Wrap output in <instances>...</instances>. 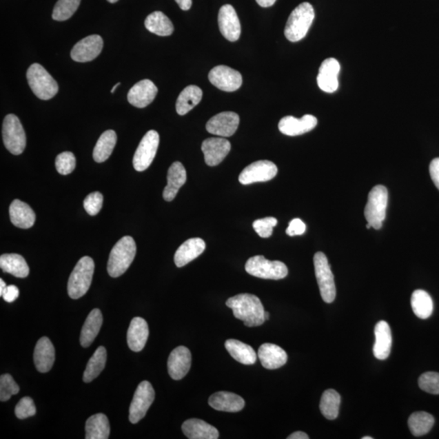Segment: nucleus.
<instances>
[{
    "instance_id": "obj_10",
    "label": "nucleus",
    "mask_w": 439,
    "mask_h": 439,
    "mask_svg": "<svg viewBox=\"0 0 439 439\" xmlns=\"http://www.w3.org/2000/svg\"><path fill=\"white\" fill-rule=\"evenodd\" d=\"M160 144V136L156 130H150L144 135L136 150L133 165L135 170L143 172L149 168L156 155Z\"/></svg>"
},
{
    "instance_id": "obj_17",
    "label": "nucleus",
    "mask_w": 439,
    "mask_h": 439,
    "mask_svg": "<svg viewBox=\"0 0 439 439\" xmlns=\"http://www.w3.org/2000/svg\"><path fill=\"white\" fill-rule=\"evenodd\" d=\"M202 152L208 166H216L223 162L232 150V144L223 138L207 139L202 143Z\"/></svg>"
},
{
    "instance_id": "obj_42",
    "label": "nucleus",
    "mask_w": 439,
    "mask_h": 439,
    "mask_svg": "<svg viewBox=\"0 0 439 439\" xmlns=\"http://www.w3.org/2000/svg\"><path fill=\"white\" fill-rule=\"evenodd\" d=\"M81 0H58L54 8L52 18L57 21H64L74 14L80 6Z\"/></svg>"
},
{
    "instance_id": "obj_5",
    "label": "nucleus",
    "mask_w": 439,
    "mask_h": 439,
    "mask_svg": "<svg viewBox=\"0 0 439 439\" xmlns=\"http://www.w3.org/2000/svg\"><path fill=\"white\" fill-rule=\"evenodd\" d=\"M27 80L31 90L40 99L48 101L59 92L57 81L39 64H33L27 70Z\"/></svg>"
},
{
    "instance_id": "obj_55",
    "label": "nucleus",
    "mask_w": 439,
    "mask_h": 439,
    "mask_svg": "<svg viewBox=\"0 0 439 439\" xmlns=\"http://www.w3.org/2000/svg\"><path fill=\"white\" fill-rule=\"evenodd\" d=\"M7 287V285L3 282V279H0V296H2L4 289Z\"/></svg>"
},
{
    "instance_id": "obj_30",
    "label": "nucleus",
    "mask_w": 439,
    "mask_h": 439,
    "mask_svg": "<svg viewBox=\"0 0 439 439\" xmlns=\"http://www.w3.org/2000/svg\"><path fill=\"white\" fill-rule=\"evenodd\" d=\"M183 431L190 439H217L216 428L200 419H189L182 425Z\"/></svg>"
},
{
    "instance_id": "obj_46",
    "label": "nucleus",
    "mask_w": 439,
    "mask_h": 439,
    "mask_svg": "<svg viewBox=\"0 0 439 439\" xmlns=\"http://www.w3.org/2000/svg\"><path fill=\"white\" fill-rule=\"evenodd\" d=\"M278 224V220L274 217H265L256 220L253 223V228L260 237L269 238L273 234V229Z\"/></svg>"
},
{
    "instance_id": "obj_6",
    "label": "nucleus",
    "mask_w": 439,
    "mask_h": 439,
    "mask_svg": "<svg viewBox=\"0 0 439 439\" xmlns=\"http://www.w3.org/2000/svg\"><path fill=\"white\" fill-rule=\"evenodd\" d=\"M388 191L384 185H376L369 194L368 203L365 208V216L375 229L382 228L386 218Z\"/></svg>"
},
{
    "instance_id": "obj_49",
    "label": "nucleus",
    "mask_w": 439,
    "mask_h": 439,
    "mask_svg": "<svg viewBox=\"0 0 439 439\" xmlns=\"http://www.w3.org/2000/svg\"><path fill=\"white\" fill-rule=\"evenodd\" d=\"M306 230V225L304 221L300 219H293L291 223H289L288 228L287 229V234L289 236H297V235L304 234Z\"/></svg>"
},
{
    "instance_id": "obj_29",
    "label": "nucleus",
    "mask_w": 439,
    "mask_h": 439,
    "mask_svg": "<svg viewBox=\"0 0 439 439\" xmlns=\"http://www.w3.org/2000/svg\"><path fill=\"white\" fill-rule=\"evenodd\" d=\"M9 215L12 223L18 228L29 229L35 223L36 216L32 208L19 200L12 201L9 207Z\"/></svg>"
},
{
    "instance_id": "obj_52",
    "label": "nucleus",
    "mask_w": 439,
    "mask_h": 439,
    "mask_svg": "<svg viewBox=\"0 0 439 439\" xmlns=\"http://www.w3.org/2000/svg\"><path fill=\"white\" fill-rule=\"evenodd\" d=\"M175 1L183 11H188L192 6V0H175Z\"/></svg>"
},
{
    "instance_id": "obj_11",
    "label": "nucleus",
    "mask_w": 439,
    "mask_h": 439,
    "mask_svg": "<svg viewBox=\"0 0 439 439\" xmlns=\"http://www.w3.org/2000/svg\"><path fill=\"white\" fill-rule=\"evenodd\" d=\"M154 400H155V391L152 384L147 381L140 383L136 389L130 407V422L132 424L140 422L146 416Z\"/></svg>"
},
{
    "instance_id": "obj_41",
    "label": "nucleus",
    "mask_w": 439,
    "mask_h": 439,
    "mask_svg": "<svg viewBox=\"0 0 439 439\" xmlns=\"http://www.w3.org/2000/svg\"><path fill=\"white\" fill-rule=\"evenodd\" d=\"M340 404V395L333 389H329L321 396L320 402L321 414L328 420L336 419L338 416Z\"/></svg>"
},
{
    "instance_id": "obj_23",
    "label": "nucleus",
    "mask_w": 439,
    "mask_h": 439,
    "mask_svg": "<svg viewBox=\"0 0 439 439\" xmlns=\"http://www.w3.org/2000/svg\"><path fill=\"white\" fill-rule=\"evenodd\" d=\"M205 242L202 238L188 239L176 250L174 256L175 265L178 268H182L200 256L205 252Z\"/></svg>"
},
{
    "instance_id": "obj_32",
    "label": "nucleus",
    "mask_w": 439,
    "mask_h": 439,
    "mask_svg": "<svg viewBox=\"0 0 439 439\" xmlns=\"http://www.w3.org/2000/svg\"><path fill=\"white\" fill-rule=\"evenodd\" d=\"M202 90L197 85H188L180 93L176 103V110L180 116H184L201 103Z\"/></svg>"
},
{
    "instance_id": "obj_60",
    "label": "nucleus",
    "mask_w": 439,
    "mask_h": 439,
    "mask_svg": "<svg viewBox=\"0 0 439 439\" xmlns=\"http://www.w3.org/2000/svg\"><path fill=\"white\" fill-rule=\"evenodd\" d=\"M362 439H373L372 437L368 436V437H363L362 438Z\"/></svg>"
},
{
    "instance_id": "obj_53",
    "label": "nucleus",
    "mask_w": 439,
    "mask_h": 439,
    "mask_svg": "<svg viewBox=\"0 0 439 439\" xmlns=\"http://www.w3.org/2000/svg\"><path fill=\"white\" fill-rule=\"evenodd\" d=\"M309 437L307 436V433H305V432H301V431H297V432L293 433L292 434H291V436L287 437V439H309Z\"/></svg>"
},
{
    "instance_id": "obj_59",
    "label": "nucleus",
    "mask_w": 439,
    "mask_h": 439,
    "mask_svg": "<svg viewBox=\"0 0 439 439\" xmlns=\"http://www.w3.org/2000/svg\"><path fill=\"white\" fill-rule=\"evenodd\" d=\"M371 227H372V225H371L369 223H368L367 225H366V228L367 229H370Z\"/></svg>"
},
{
    "instance_id": "obj_28",
    "label": "nucleus",
    "mask_w": 439,
    "mask_h": 439,
    "mask_svg": "<svg viewBox=\"0 0 439 439\" xmlns=\"http://www.w3.org/2000/svg\"><path fill=\"white\" fill-rule=\"evenodd\" d=\"M149 336L147 321L142 318H134L131 320L127 332V343L130 350L141 351L146 345Z\"/></svg>"
},
{
    "instance_id": "obj_13",
    "label": "nucleus",
    "mask_w": 439,
    "mask_h": 439,
    "mask_svg": "<svg viewBox=\"0 0 439 439\" xmlns=\"http://www.w3.org/2000/svg\"><path fill=\"white\" fill-rule=\"evenodd\" d=\"M208 79L214 87L226 92H235L243 84L241 74L225 65L214 67L208 74Z\"/></svg>"
},
{
    "instance_id": "obj_56",
    "label": "nucleus",
    "mask_w": 439,
    "mask_h": 439,
    "mask_svg": "<svg viewBox=\"0 0 439 439\" xmlns=\"http://www.w3.org/2000/svg\"><path fill=\"white\" fill-rule=\"evenodd\" d=\"M120 85H121V83H116V85H115L114 87L112 88L111 90V93H114L115 90H116L117 88L119 87Z\"/></svg>"
},
{
    "instance_id": "obj_48",
    "label": "nucleus",
    "mask_w": 439,
    "mask_h": 439,
    "mask_svg": "<svg viewBox=\"0 0 439 439\" xmlns=\"http://www.w3.org/2000/svg\"><path fill=\"white\" fill-rule=\"evenodd\" d=\"M103 197L101 193L93 192L85 197L83 205L85 210L90 216H96L101 212L103 206Z\"/></svg>"
},
{
    "instance_id": "obj_33",
    "label": "nucleus",
    "mask_w": 439,
    "mask_h": 439,
    "mask_svg": "<svg viewBox=\"0 0 439 439\" xmlns=\"http://www.w3.org/2000/svg\"><path fill=\"white\" fill-rule=\"evenodd\" d=\"M226 350L235 360L243 365H250L256 363L257 355L254 349L247 344L236 339H228L225 343Z\"/></svg>"
},
{
    "instance_id": "obj_37",
    "label": "nucleus",
    "mask_w": 439,
    "mask_h": 439,
    "mask_svg": "<svg viewBox=\"0 0 439 439\" xmlns=\"http://www.w3.org/2000/svg\"><path fill=\"white\" fill-rule=\"evenodd\" d=\"M116 134L114 130H107L99 137L94 148L93 158L97 163L106 161L110 157L116 143Z\"/></svg>"
},
{
    "instance_id": "obj_7",
    "label": "nucleus",
    "mask_w": 439,
    "mask_h": 439,
    "mask_svg": "<svg viewBox=\"0 0 439 439\" xmlns=\"http://www.w3.org/2000/svg\"><path fill=\"white\" fill-rule=\"evenodd\" d=\"M245 269L247 274L263 279L280 280L288 274L287 267L283 262L271 261L263 256L251 257L247 261Z\"/></svg>"
},
{
    "instance_id": "obj_14",
    "label": "nucleus",
    "mask_w": 439,
    "mask_h": 439,
    "mask_svg": "<svg viewBox=\"0 0 439 439\" xmlns=\"http://www.w3.org/2000/svg\"><path fill=\"white\" fill-rule=\"evenodd\" d=\"M103 47V41L101 36L98 34L88 36L72 48L71 58L79 63L92 61L101 53Z\"/></svg>"
},
{
    "instance_id": "obj_19",
    "label": "nucleus",
    "mask_w": 439,
    "mask_h": 439,
    "mask_svg": "<svg viewBox=\"0 0 439 439\" xmlns=\"http://www.w3.org/2000/svg\"><path fill=\"white\" fill-rule=\"evenodd\" d=\"M192 366V353L187 347L180 346L170 353L168 370L174 380L183 379Z\"/></svg>"
},
{
    "instance_id": "obj_15",
    "label": "nucleus",
    "mask_w": 439,
    "mask_h": 439,
    "mask_svg": "<svg viewBox=\"0 0 439 439\" xmlns=\"http://www.w3.org/2000/svg\"><path fill=\"white\" fill-rule=\"evenodd\" d=\"M239 125V116L233 112H221L207 121L208 133L220 137H230L236 132Z\"/></svg>"
},
{
    "instance_id": "obj_24",
    "label": "nucleus",
    "mask_w": 439,
    "mask_h": 439,
    "mask_svg": "<svg viewBox=\"0 0 439 439\" xmlns=\"http://www.w3.org/2000/svg\"><path fill=\"white\" fill-rule=\"evenodd\" d=\"M258 357L263 367L267 369H277L287 362V354L282 347L273 343H265L258 351Z\"/></svg>"
},
{
    "instance_id": "obj_58",
    "label": "nucleus",
    "mask_w": 439,
    "mask_h": 439,
    "mask_svg": "<svg viewBox=\"0 0 439 439\" xmlns=\"http://www.w3.org/2000/svg\"><path fill=\"white\" fill-rule=\"evenodd\" d=\"M108 1L111 3H116L117 1H119V0H108Z\"/></svg>"
},
{
    "instance_id": "obj_57",
    "label": "nucleus",
    "mask_w": 439,
    "mask_h": 439,
    "mask_svg": "<svg viewBox=\"0 0 439 439\" xmlns=\"http://www.w3.org/2000/svg\"><path fill=\"white\" fill-rule=\"evenodd\" d=\"M265 320H269V312H265Z\"/></svg>"
},
{
    "instance_id": "obj_51",
    "label": "nucleus",
    "mask_w": 439,
    "mask_h": 439,
    "mask_svg": "<svg viewBox=\"0 0 439 439\" xmlns=\"http://www.w3.org/2000/svg\"><path fill=\"white\" fill-rule=\"evenodd\" d=\"M429 174H431L433 183L439 190V158L433 159L429 165Z\"/></svg>"
},
{
    "instance_id": "obj_1",
    "label": "nucleus",
    "mask_w": 439,
    "mask_h": 439,
    "mask_svg": "<svg viewBox=\"0 0 439 439\" xmlns=\"http://www.w3.org/2000/svg\"><path fill=\"white\" fill-rule=\"evenodd\" d=\"M226 305L233 310L235 318L243 320L247 327H260L266 320L263 305L259 298L252 294H239L229 298Z\"/></svg>"
},
{
    "instance_id": "obj_43",
    "label": "nucleus",
    "mask_w": 439,
    "mask_h": 439,
    "mask_svg": "<svg viewBox=\"0 0 439 439\" xmlns=\"http://www.w3.org/2000/svg\"><path fill=\"white\" fill-rule=\"evenodd\" d=\"M20 388L10 374H3L0 378V400H10L12 396L19 392Z\"/></svg>"
},
{
    "instance_id": "obj_39",
    "label": "nucleus",
    "mask_w": 439,
    "mask_h": 439,
    "mask_svg": "<svg viewBox=\"0 0 439 439\" xmlns=\"http://www.w3.org/2000/svg\"><path fill=\"white\" fill-rule=\"evenodd\" d=\"M107 351L104 347H99L94 351L92 358L88 361L87 368L83 374V381L85 383L92 382L105 367Z\"/></svg>"
},
{
    "instance_id": "obj_50",
    "label": "nucleus",
    "mask_w": 439,
    "mask_h": 439,
    "mask_svg": "<svg viewBox=\"0 0 439 439\" xmlns=\"http://www.w3.org/2000/svg\"><path fill=\"white\" fill-rule=\"evenodd\" d=\"M18 296H19V289L14 285L7 286L2 295L3 300L8 303L14 302Z\"/></svg>"
},
{
    "instance_id": "obj_2",
    "label": "nucleus",
    "mask_w": 439,
    "mask_h": 439,
    "mask_svg": "<svg viewBox=\"0 0 439 439\" xmlns=\"http://www.w3.org/2000/svg\"><path fill=\"white\" fill-rule=\"evenodd\" d=\"M315 18V11L312 4L302 3L294 9L288 18L284 34L292 43L298 42L305 37Z\"/></svg>"
},
{
    "instance_id": "obj_18",
    "label": "nucleus",
    "mask_w": 439,
    "mask_h": 439,
    "mask_svg": "<svg viewBox=\"0 0 439 439\" xmlns=\"http://www.w3.org/2000/svg\"><path fill=\"white\" fill-rule=\"evenodd\" d=\"M340 72V64L334 58H328L321 64L318 75V85L321 90L327 93L336 92L338 88V76Z\"/></svg>"
},
{
    "instance_id": "obj_31",
    "label": "nucleus",
    "mask_w": 439,
    "mask_h": 439,
    "mask_svg": "<svg viewBox=\"0 0 439 439\" xmlns=\"http://www.w3.org/2000/svg\"><path fill=\"white\" fill-rule=\"evenodd\" d=\"M103 324V316L101 310L96 309L90 312L81 329L80 343L83 347L92 345L97 337Z\"/></svg>"
},
{
    "instance_id": "obj_21",
    "label": "nucleus",
    "mask_w": 439,
    "mask_h": 439,
    "mask_svg": "<svg viewBox=\"0 0 439 439\" xmlns=\"http://www.w3.org/2000/svg\"><path fill=\"white\" fill-rule=\"evenodd\" d=\"M157 93L156 85L152 81L142 80L130 90L127 96L128 101L136 108H146L153 102Z\"/></svg>"
},
{
    "instance_id": "obj_3",
    "label": "nucleus",
    "mask_w": 439,
    "mask_h": 439,
    "mask_svg": "<svg viewBox=\"0 0 439 439\" xmlns=\"http://www.w3.org/2000/svg\"><path fill=\"white\" fill-rule=\"evenodd\" d=\"M136 251V243L132 237L125 236L112 247L108 262V274L112 278H119L125 274L134 261Z\"/></svg>"
},
{
    "instance_id": "obj_44",
    "label": "nucleus",
    "mask_w": 439,
    "mask_h": 439,
    "mask_svg": "<svg viewBox=\"0 0 439 439\" xmlns=\"http://www.w3.org/2000/svg\"><path fill=\"white\" fill-rule=\"evenodd\" d=\"M76 158L70 152H65L59 155L56 159V168L59 174L68 175L75 170Z\"/></svg>"
},
{
    "instance_id": "obj_12",
    "label": "nucleus",
    "mask_w": 439,
    "mask_h": 439,
    "mask_svg": "<svg viewBox=\"0 0 439 439\" xmlns=\"http://www.w3.org/2000/svg\"><path fill=\"white\" fill-rule=\"evenodd\" d=\"M278 167L269 161H259L246 167L239 175V182L243 185L268 182L278 174Z\"/></svg>"
},
{
    "instance_id": "obj_27",
    "label": "nucleus",
    "mask_w": 439,
    "mask_h": 439,
    "mask_svg": "<svg viewBox=\"0 0 439 439\" xmlns=\"http://www.w3.org/2000/svg\"><path fill=\"white\" fill-rule=\"evenodd\" d=\"M187 171H185L182 163L174 162L170 166L168 175H167L168 184H167L164 192H163V197H164L165 201L169 202L174 201L180 188L187 182Z\"/></svg>"
},
{
    "instance_id": "obj_26",
    "label": "nucleus",
    "mask_w": 439,
    "mask_h": 439,
    "mask_svg": "<svg viewBox=\"0 0 439 439\" xmlns=\"http://www.w3.org/2000/svg\"><path fill=\"white\" fill-rule=\"evenodd\" d=\"M208 404L217 411L237 413L245 406V401L236 394L220 391L214 394L208 400Z\"/></svg>"
},
{
    "instance_id": "obj_40",
    "label": "nucleus",
    "mask_w": 439,
    "mask_h": 439,
    "mask_svg": "<svg viewBox=\"0 0 439 439\" xmlns=\"http://www.w3.org/2000/svg\"><path fill=\"white\" fill-rule=\"evenodd\" d=\"M433 416L425 411H416L409 416V427L414 436H423L431 431L434 425Z\"/></svg>"
},
{
    "instance_id": "obj_54",
    "label": "nucleus",
    "mask_w": 439,
    "mask_h": 439,
    "mask_svg": "<svg viewBox=\"0 0 439 439\" xmlns=\"http://www.w3.org/2000/svg\"><path fill=\"white\" fill-rule=\"evenodd\" d=\"M256 1L261 7L269 8L273 6L277 0H256Z\"/></svg>"
},
{
    "instance_id": "obj_35",
    "label": "nucleus",
    "mask_w": 439,
    "mask_h": 439,
    "mask_svg": "<svg viewBox=\"0 0 439 439\" xmlns=\"http://www.w3.org/2000/svg\"><path fill=\"white\" fill-rule=\"evenodd\" d=\"M0 267L6 273L24 278L30 274V268L23 256L18 254H3L0 256Z\"/></svg>"
},
{
    "instance_id": "obj_20",
    "label": "nucleus",
    "mask_w": 439,
    "mask_h": 439,
    "mask_svg": "<svg viewBox=\"0 0 439 439\" xmlns=\"http://www.w3.org/2000/svg\"><path fill=\"white\" fill-rule=\"evenodd\" d=\"M318 125V119L312 115H305L300 119L287 116L280 119L278 129L285 135L298 136L310 132Z\"/></svg>"
},
{
    "instance_id": "obj_25",
    "label": "nucleus",
    "mask_w": 439,
    "mask_h": 439,
    "mask_svg": "<svg viewBox=\"0 0 439 439\" xmlns=\"http://www.w3.org/2000/svg\"><path fill=\"white\" fill-rule=\"evenodd\" d=\"M374 355L378 360H386L391 354L392 336L390 325L387 321L381 320L376 325Z\"/></svg>"
},
{
    "instance_id": "obj_8",
    "label": "nucleus",
    "mask_w": 439,
    "mask_h": 439,
    "mask_svg": "<svg viewBox=\"0 0 439 439\" xmlns=\"http://www.w3.org/2000/svg\"><path fill=\"white\" fill-rule=\"evenodd\" d=\"M314 268L320 296L323 300L331 304L336 297V283L327 256L323 252H316L314 256Z\"/></svg>"
},
{
    "instance_id": "obj_4",
    "label": "nucleus",
    "mask_w": 439,
    "mask_h": 439,
    "mask_svg": "<svg viewBox=\"0 0 439 439\" xmlns=\"http://www.w3.org/2000/svg\"><path fill=\"white\" fill-rule=\"evenodd\" d=\"M94 271L92 258L84 256L76 265L68 283V293L72 300H78L88 292Z\"/></svg>"
},
{
    "instance_id": "obj_36",
    "label": "nucleus",
    "mask_w": 439,
    "mask_h": 439,
    "mask_svg": "<svg viewBox=\"0 0 439 439\" xmlns=\"http://www.w3.org/2000/svg\"><path fill=\"white\" fill-rule=\"evenodd\" d=\"M145 27L156 35L170 36L174 33V27L170 18L162 12H154L145 20Z\"/></svg>"
},
{
    "instance_id": "obj_47",
    "label": "nucleus",
    "mask_w": 439,
    "mask_h": 439,
    "mask_svg": "<svg viewBox=\"0 0 439 439\" xmlns=\"http://www.w3.org/2000/svg\"><path fill=\"white\" fill-rule=\"evenodd\" d=\"M15 414L17 418L23 420L36 414V407L34 400L30 397H24L18 402L16 406Z\"/></svg>"
},
{
    "instance_id": "obj_22",
    "label": "nucleus",
    "mask_w": 439,
    "mask_h": 439,
    "mask_svg": "<svg viewBox=\"0 0 439 439\" xmlns=\"http://www.w3.org/2000/svg\"><path fill=\"white\" fill-rule=\"evenodd\" d=\"M34 360L39 372L48 373L52 369L55 362V348L48 338H41L36 344Z\"/></svg>"
},
{
    "instance_id": "obj_38",
    "label": "nucleus",
    "mask_w": 439,
    "mask_h": 439,
    "mask_svg": "<svg viewBox=\"0 0 439 439\" xmlns=\"http://www.w3.org/2000/svg\"><path fill=\"white\" fill-rule=\"evenodd\" d=\"M411 305L414 312L420 319H427L433 314L432 298L423 289H416L411 297Z\"/></svg>"
},
{
    "instance_id": "obj_34",
    "label": "nucleus",
    "mask_w": 439,
    "mask_h": 439,
    "mask_svg": "<svg viewBox=\"0 0 439 439\" xmlns=\"http://www.w3.org/2000/svg\"><path fill=\"white\" fill-rule=\"evenodd\" d=\"M110 425L107 416L98 414L90 416L85 423V438L107 439L110 438Z\"/></svg>"
},
{
    "instance_id": "obj_9",
    "label": "nucleus",
    "mask_w": 439,
    "mask_h": 439,
    "mask_svg": "<svg viewBox=\"0 0 439 439\" xmlns=\"http://www.w3.org/2000/svg\"><path fill=\"white\" fill-rule=\"evenodd\" d=\"M2 132L4 146L13 155H21L26 146V136L23 126L16 115L8 114L6 116Z\"/></svg>"
},
{
    "instance_id": "obj_16",
    "label": "nucleus",
    "mask_w": 439,
    "mask_h": 439,
    "mask_svg": "<svg viewBox=\"0 0 439 439\" xmlns=\"http://www.w3.org/2000/svg\"><path fill=\"white\" fill-rule=\"evenodd\" d=\"M218 25L221 34L230 41L236 42L241 34V25L236 11L230 4L221 8L218 13Z\"/></svg>"
},
{
    "instance_id": "obj_45",
    "label": "nucleus",
    "mask_w": 439,
    "mask_h": 439,
    "mask_svg": "<svg viewBox=\"0 0 439 439\" xmlns=\"http://www.w3.org/2000/svg\"><path fill=\"white\" fill-rule=\"evenodd\" d=\"M418 384L422 391L439 395V374L436 372H427L423 374L418 380Z\"/></svg>"
}]
</instances>
